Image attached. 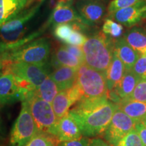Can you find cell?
I'll return each instance as SVG.
<instances>
[{"label":"cell","mask_w":146,"mask_h":146,"mask_svg":"<svg viewBox=\"0 0 146 146\" xmlns=\"http://www.w3.org/2000/svg\"><path fill=\"white\" fill-rule=\"evenodd\" d=\"M43 0H0V28L23 11Z\"/></svg>","instance_id":"cell-13"},{"label":"cell","mask_w":146,"mask_h":146,"mask_svg":"<svg viewBox=\"0 0 146 146\" xmlns=\"http://www.w3.org/2000/svg\"><path fill=\"white\" fill-rule=\"evenodd\" d=\"M82 64H83L66 50L63 45H60L55 49L52 58V65L55 69L61 66L78 68Z\"/></svg>","instance_id":"cell-23"},{"label":"cell","mask_w":146,"mask_h":146,"mask_svg":"<svg viewBox=\"0 0 146 146\" xmlns=\"http://www.w3.org/2000/svg\"><path fill=\"white\" fill-rule=\"evenodd\" d=\"M50 43L47 38H40L2 55V61L24 62L46 65L50 54Z\"/></svg>","instance_id":"cell-3"},{"label":"cell","mask_w":146,"mask_h":146,"mask_svg":"<svg viewBox=\"0 0 146 146\" xmlns=\"http://www.w3.org/2000/svg\"><path fill=\"white\" fill-rule=\"evenodd\" d=\"M140 78L132 70H125L123 77L113 89L121 100L129 98L137 85Z\"/></svg>","instance_id":"cell-22"},{"label":"cell","mask_w":146,"mask_h":146,"mask_svg":"<svg viewBox=\"0 0 146 146\" xmlns=\"http://www.w3.org/2000/svg\"><path fill=\"white\" fill-rule=\"evenodd\" d=\"M38 133L28 104L23 101L19 116L10 133V146H25Z\"/></svg>","instance_id":"cell-7"},{"label":"cell","mask_w":146,"mask_h":146,"mask_svg":"<svg viewBox=\"0 0 146 146\" xmlns=\"http://www.w3.org/2000/svg\"><path fill=\"white\" fill-rule=\"evenodd\" d=\"M76 85L82 94L81 99H96L107 96L106 74L86 64L78 68Z\"/></svg>","instance_id":"cell-4"},{"label":"cell","mask_w":146,"mask_h":146,"mask_svg":"<svg viewBox=\"0 0 146 146\" xmlns=\"http://www.w3.org/2000/svg\"><path fill=\"white\" fill-rule=\"evenodd\" d=\"M108 17L120 25L132 27L146 18V1L115 11L108 14Z\"/></svg>","instance_id":"cell-11"},{"label":"cell","mask_w":146,"mask_h":146,"mask_svg":"<svg viewBox=\"0 0 146 146\" xmlns=\"http://www.w3.org/2000/svg\"><path fill=\"white\" fill-rule=\"evenodd\" d=\"M102 1H105V2H106V3H107V2H108V1H109V0H102Z\"/></svg>","instance_id":"cell-39"},{"label":"cell","mask_w":146,"mask_h":146,"mask_svg":"<svg viewBox=\"0 0 146 146\" xmlns=\"http://www.w3.org/2000/svg\"><path fill=\"white\" fill-rule=\"evenodd\" d=\"M114 50L125 67V70H132L140 56L131 47L123 37L114 41Z\"/></svg>","instance_id":"cell-18"},{"label":"cell","mask_w":146,"mask_h":146,"mask_svg":"<svg viewBox=\"0 0 146 146\" xmlns=\"http://www.w3.org/2000/svg\"><path fill=\"white\" fill-rule=\"evenodd\" d=\"M102 0H77L76 9L81 17L92 27L100 25L106 14V5Z\"/></svg>","instance_id":"cell-9"},{"label":"cell","mask_w":146,"mask_h":146,"mask_svg":"<svg viewBox=\"0 0 146 146\" xmlns=\"http://www.w3.org/2000/svg\"><path fill=\"white\" fill-rule=\"evenodd\" d=\"M126 99L146 102V80H140L132 94Z\"/></svg>","instance_id":"cell-30"},{"label":"cell","mask_w":146,"mask_h":146,"mask_svg":"<svg viewBox=\"0 0 146 146\" xmlns=\"http://www.w3.org/2000/svg\"><path fill=\"white\" fill-rule=\"evenodd\" d=\"M123 31V25L110 18H106L102 26V32L111 38H120Z\"/></svg>","instance_id":"cell-25"},{"label":"cell","mask_w":146,"mask_h":146,"mask_svg":"<svg viewBox=\"0 0 146 146\" xmlns=\"http://www.w3.org/2000/svg\"><path fill=\"white\" fill-rule=\"evenodd\" d=\"M57 139L50 135L38 133L25 146H52L58 145Z\"/></svg>","instance_id":"cell-26"},{"label":"cell","mask_w":146,"mask_h":146,"mask_svg":"<svg viewBox=\"0 0 146 146\" xmlns=\"http://www.w3.org/2000/svg\"><path fill=\"white\" fill-rule=\"evenodd\" d=\"M125 72V66L114 50L112 61L106 72V80L108 91L113 90L115 88L116 85L121 80Z\"/></svg>","instance_id":"cell-20"},{"label":"cell","mask_w":146,"mask_h":146,"mask_svg":"<svg viewBox=\"0 0 146 146\" xmlns=\"http://www.w3.org/2000/svg\"><path fill=\"white\" fill-rule=\"evenodd\" d=\"M4 70L13 74L16 78L21 80L33 88H36L50 75L46 65L41 66L24 62L4 60L2 61Z\"/></svg>","instance_id":"cell-6"},{"label":"cell","mask_w":146,"mask_h":146,"mask_svg":"<svg viewBox=\"0 0 146 146\" xmlns=\"http://www.w3.org/2000/svg\"><path fill=\"white\" fill-rule=\"evenodd\" d=\"M118 108L137 122L146 119V102L123 99Z\"/></svg>","instance_id":"cell-21"},{"label":"cell","mask_w":146,"mask_h":146,"mask_svg":"<svg viewBox=\"0 0 146 146\" xmlns=\"http://www.w3.org/2000/svg\"><path fill=\"white\" fill-rule=\"evenodd\" d=\"M58 3H63V4H71L72 5L73 0H56Z\"/></svg>","instance_id":"cell-37"},{"label":"cell","mask_w":146,"mask_h":146,"mask_svg":"<svg viewBox=\"0 0 146 146\" xmlns=\"http://www.w3.org/2000/svg\"><path fill=\"white\" fill-rule=\"evenodd\" d=\"M135 130L137 133L139 137L143 146H146V127L141 122H137L135 127Z\"/></svg>","instance_id":"cell-35"},{"label":"cell","mask_w":146,"mask_h":146,"mask_svg":"<svg viewBox=\"0 0 146 146\" xmlns=\"http://www.w3.org/2000/svg\"><path fill=\"white\" fill-rule=\"evenodd\" d=\"M88 146H112L103 139L96 137L89 139Z\"/></svg>","instance_id":"cell-36"},{"label":"cell","mask_w":146,"mask_h":146,"mask_svg":"<svg viewBox=\"0 0 146 146\" xmlns=\"http://www.w3.org/2000/svg\"><path fill=\"white\" fill-rule=\"evenodd\" d=\"M68 113L75 120L82 135L87 137L104 134L118 105L107 96L96 99H81Z\"/></svg>","instance_id":"cell-1"},{"label":"cell","mask_w":146,"mask_h":146,"mask_svg":"<svg viewBox=\"0 0 146 146\" xmlns=\"http://www.w3.org/2000/svg\"><path fill=\"white\" fill-rule=\"evenodd\" d=\"M64 47L66 50L68 52L74 56L75 57L78 58L80 61L83 64L85 63V58H84V54L82 50L81 47L79 46H76V45H68L66 44L63 45Z\"/></svg>","instance_id":"cell-34"},{"label":"cell","mask_w":146,"mask_h":146,"mask_svg":"<svg viewBox=\"0 0 146 146\" xmlns=\"http://www.w3.org/2000/svg\"><path fill=\"white\" fill-rule=\"evenodd\" d=\"M89 139H90L87 137H81L70 141H60L58 143L57 146H88Z\"/></svg>","instance_id":"cell-33"},{"label":"cell","mask_w":146,"mask_h":146,"mask_svg":"<svg viewBox=\"0 0 146 146\" xmlns=\"http://www.w3.org/2000/svg\"><path fill=\"white\" fill-rule=\"evenodd\" d=\"M78 68L68 66H61L55 69L49 76L57 85L58 91L70 89L75 85Z\"/></svg>","instance_id":"cell-16"},{"label":"cell","mask_w":146,"mask_h":146,"mask_svg":"<svg viewBox=\"0 0 146 146\" xmlns=\"http://www.w3.org/2000/svg\"><path fill=\"white\" fill-rule=\"evenodd\" d=\"M24 101L28 104L38 133L50 135L56 137L58 119L55 114L52 104L32 95L29 96Z\"/></svg>","instance_id":"cell-5"},{"label":"cell","mask_w":146,"mask_h":146,"mask_svg":"<svg viewBox=\"0 0 146 146\" xmlns=\"http://www.w3.org/2000/svg\"><path fill=\"white\" fill-rule=\"evenodd\" d=\"M72 22H81V23H87L74 10L72 5L58 3L49 18L47 25L52 24L55 27L56 25L60 24L70 23Z\"/></svg>","instance_id":"cell-15"},{"label":"cell","mask_w":146,"mask_h":146,"mask_svg":"<svg viewBox=\"0 0 146 146\" xmlns=\"http://www.w3.org/2000/svg\"><path fill=\"white\" fill-rule=\"evenodd\" d=\"M55 137L60 142L76 139L83 135L75 120L68 113L58 120Z\"/></svg>","instance_id":"cell-14"},{"label":"cell","mask_w":146,"mask_h":146,"mask_svg":"<svg viewBox=\"0 0 146 146\" xmlns=\"http://www.w3.org/2000/svg\"><path fill=\"white\" fill-rule=\"evenodd\" d=\"M116 146H143L135 129L123 137Z\"/></svg>","instance_id":"cell-28"},{"label":"cell","mask_w":146,"mask_h":146,"mask_svg":"<svg viewBox=\"0 0 146 146\" xmlns=\"http://www.w3.org/2000/svg\"><path fill=\"white\" fill-rule=\"evenodd\" d=\"M73 31L74 29L70 23L60 24L54 27V35L56 39L66 43Z\"/></svg>","instance_id":"cell-27"},{"label":"cell","mask_w":146,"mask_h":146,"mask_svg":"<svg viewBox=\"0 0 146 146\" xmlns=\"http://www.w3.org/2000/svg\"><path fill=\"white\" fill-rule=\"evenodd\" d=\"M23 94L15 76L10 72L0 74V104H10L23 101Z\"/></svg>","instance_id":"cell-10"},{"label":"cell","mask_w":146,"mask_h":146,"mask_svg":"<svg viewBox=\"0 0 146 146\" xmlns=\"http://www.w3.org/2000/svg\"><path fill=\"white\" fill-rule=\"evenodd\" d=\"M52 146H57L56 145H52Z\"/></svg>","instance_id":"cell-40"},{"label":"cell","mask_w":146,"mask_h":146,"mask_svg":"<svg viewBox=\"0 0 146 146\" xmlns=\"http://www.w3.org/2000/svg\"><path fill=\"white\" fill-rule=\"evenodd\" d=\"M41 3H38L30 8L23 11L1 27V33H8L15 31H25L23 27L39 10Z\"/></svg>","instance_id":"cell-17"},{"label":"cell","mask_w":146,"mask_h":146,"mask_svg":"<svg viewBox=\"0 0 146 146\" xmlns=\"http://www.w3.org/2000/svg\"><path fill=\"white\" fill-rule=\"evenodd\" d=\"M137 123L118 108L103 134L105 140L112 146H116L123 137L135 129Z\"/></svg>","instance_id":"cell-8"},{"label":"cell","mask_w":146,"mask_h":146,"mask_svg":"<svg viewBox=\"0 0 146 146\" xmlns=\"http://www.w3.org/2000/svg\"><path fill=\"white\" fill-rule=\"evenodd\" d=\"M132 70L140 79L146 80V56H140L138 58Z\"/></svg>","instance_id":"cell-31"},{"label":"cell","mask_w":146,"mask_h":146,"mask_svg":"<svg viewBox=\"0 0 146 146\" xmlns=\"http://www.w3.org/2000/svg\"><path fill=\"white\" fill-rule=\"evenodd\" d=\"M146 0H112L108 7V13L111 14L120 9L132 6Z\"/></svg>","instance_id":"cell-29"},{"label":"cell","mask_w":146,"mask_h":146,"mask_svg":"<svg viewBox=\"0 0 146 146\" xmlns=\"http://www.w3.org/2000/svg\"><path fill=\"white\" fill-rule=\"evenodd\" d=\"M123 38L140 56H146V29L133 27L124 34Z\"/></svg>","instance_id":"cell-19"},{"label":"cell","mask_w":146,"mask_h":146,"mask_svg":"<svg viewBox=\"0 0 146 146\" xmlns=\"http://www.w3.org/2000/svg\"><path fill=\"white\" fill-rule=\"evenodd\" d=\"M81 98L82 94L76 84L70 89L59 91L52 103L53 110L58 119L68 114L70 107L79 102Z\"/></svg>","instance_id":"cell-12"},{"label":"cell","mask_w":146,"mask_h":146,"mask_svg":"<svg viewBox=\"0 0 146 146\" xmlns=\"http://www.w3.org/2000/svg\"><path fill=\"white\" fill-rule=\"evenodd\" d=\"M58 92L59 91H58L57 85L48 76L39 87L28 91L26 97H25V99L29 96L32 95V96L38 97L40 99L52 104L53 100L54 99Z\"/></svg>","instance_id":"cell-24"},{"label":"cell","mask_w":146,"mask_h":146,"mask_svg":"<svg viewBox=\"0 0 146 146\" xmlns=\"http://www.w3.org/2000/svg\"><path fill=\"white\" fill-rule=\"evenodd\" d=\"M140 122H141V123H143V125H145V127H146V119H145V120H142V121H140Z\"/></svg>","instance_id":"cell-38"},{"label":"cell","mask_w":146,"mask_h":146,"mask_svg":"<svg viewBox=\"0 0 146 146\" xmlns=\"http://www.w3.org/2000/svg\"><path fill=\"white\" fill-rule=\"evenodd\" d=\"M85 63L91 68L106 74L112 61L114 41L102 31L92 34L82 45Z\"/></svg>","instance_id":"cell-2"},{"label":"cell","mask_w":146,"mask_h":146,"mask_svg":"<svg viewBox=\"0 0 146 146\" xmlns=\"http://www.w3.org/2000/svg\"><path fill=\"white\" fill-rule=\"evenodd\" d=\"M87 37L83 33L74 30L66 41V44L81 47L85 43Z\"/></svg>","instance_id":"cell-32"}]
</instances>
